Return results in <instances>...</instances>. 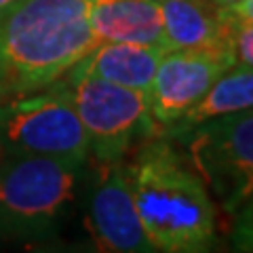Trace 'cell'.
Returning <instances> with one entry per match:
<instances>
[{
	"instance_id": "cell-8",
	"label": "cell",
	"mask_w": 253,
	"mask_h": 253,
	"mask_svg": "<svg viewBox=\"0 0 253 253\" xmlns=\"http://www.w3.org/2000/svg\"><path fill=\"white\" fill-rule=\"evenodd\" d=\"M234 63L201 51H167L150 84V114L156 126L169 129L199 101Z\"/></svg>"
},
{
	"instance_id": "cell-15",
	"label": "cell",
	"mask_w": 253,
	"mask_h": 253,
	"mask_svg": "<svg viewBox=\"0 0 253 253\" xmlns=\"http://www.w3.org/2000/svg\"><path fill=\"white\" fill-rule=\"evenodd\" d=\"M13 2H17V0H0V11L2 9H6L9 4H13Z\"/></svg>"
},
{
	"instance_id": "cell-12",
	"label": "cell",
	"mask_w": 253,
	"mask_h": 253,
	"mask_svg": "<svg viewBox=\"0 0 253 253\" xmlns=\"http://www.w3.org/2000/svg\"><path fill=\"white\" fill-rule=\"evenodd\" d=\"M253 106V70L247 66H232L221 74L215 83L209 86V91L179 118L175 125H171L167 133L188 131L192 126L207 123L211 118L234 114L241 110H251Z\"/></svg>"
},
{
	"instance_id": "cell-16",
	"label": "cell",
	"mask_w": 253,
	"mask_h": 253,
	"mask_svg": "<svg viewBox=\"0 0 253 253\" xmlns=\"http://www.w3.org/2000/svg\"><path fill=\"white\" fill-rule=\"evenodd\" d=\"M0 156H2V144H0Z\"/></svg>"
},
{
	"instance_id": "cell-13",
	"label": "cell",
	"mask_w": 253,
	"mask_h": 253,
	"mask_svg": "<svg viewBox=\"0 0 253 253\" xmlns=\"http://www.w3.org/2000/svg\"><path fill=\"white\" fill-rule=\"evenodd\" d=\"M32 253H95L91 243H68V241H42Z\"/></svg>"
},
{
	"instance_id": "cell-5",
	"label": "cell",
	"mask_w": 253,
	"mask_h": 253,
	"mask_svg": "<svg viewBox=\"0 0 253 253\" xmlns=\"http://www.w3.org/2000/svg\"><path fill=\"white\" fill-rule=\"evenodd\" d=\"M2 154L89 163V139L68 91L59 83L0 106Z\"/></svg>"
},
{
	"instance_id": "cell-17",
	"label": "cell",
	"mask_w": 253,
	"mask_h": 253,
	"mask_svg": "<svg viewBox=\"0 0 253 253\" xmlns=\"http://www.w3.org/2000/svg\"><path fill=\"white\" fill-rule=\"evenodd\" d=\"M156 2H163V0H156Z\"/></svg>"
},
{
	"instance_id": "cell-3",
	"label": "cell",
	"mask_w": 253,
	"mask_h": 253,
	"mask_svg": "<svg viewBox=\"0 0 253 253\" xmlns=\"http://www.w3.org/2000/svg\"><path fill=\"white\" fill-rule=\"evenodd\" d=\"M89 163L0 156V239L49 241L84 201Z\"/></svg>"
},
{
	"instance_id": "cell-9",
	"label": "cell",
	"mask_w": 253,
	"mask_h": 253,
	"mask_svg": "<svg viewBox=\"0 0 253 253\" xmlns=\"http://www.w3.org/2000/svg\"><path fill=\"white\" fill-rule=\"evenodd\" d=\"M163 34L169 51H201L234 59L232 28L226 9L211 0H163Z\"/></svg>"
},
{
	"instance_id": "cell-14",
	"label": "cell",
	"mask_w": 253,
	"mask_h": 253,
	"mask_svg": "<svg viewBox=\"0 0 253 253\" xmlns=\"http://www.w3.org/2000/svg\"><path fill=\"white\" fill-rule=\"evenodd\" d=\"M219 9H239V6H247L253 4V0H211Z\"/></svg>"
},
{
	"instance_id": "cell-1",
	"label": "cell",
	"mask_w": 253,
	"mask_h": 253,
	"mask_svg": "<svg viewBox=\"0 0 253 253\" xmlns=\"http://www.w3.org/2000/svg\"><path fill=\"white\" fill-rule=\"evenodd\" d=\"M137 215L158 253H213L217 211L203 177L167 139H146L126 165Z\"/></svg>"
},
{
	"instance_id": "cell-4",
	"label": "cell",
	"mask_w": 253,
	"mask_h": 253,
	"mask_svg": "<svg viewBox=\"0 0 253 253\" xmlns=\"http://www.w3.org/2000/svg\"><path fill=\"white\" fill-rule=\"evenodd\" d=\"M61 78L57 83L72 99L95 163H121L137 139L156 135L148 93L86 74L68 72Z\"/></svg>"
},
{
	"instance_id": "cell-11",
	"label": "cell",
	"mask_w": 253,
	"mask_h": 253,
	"mask_svg": "<svg viewBox=\"0 0 253 253\" xmlns=\"http://www.w3.org/2000/svg\"><path fill=\"white\" fill-rule=\"evenodd\" d=\"M165 53L167 49L158 44L99 42L70 72L95 76L118 86L148 93Z\"/></svg>"
},
{
	"instance_id": "cell-10",
	"label": "cell",
	"mask_w": 253,
	"mask_h": 253,
	"mask_svg": "<svg viewBox=\"0 0 253 253\" xmlns=\"http://www.w3.org/2000/svg\"><path fill=\"white\" fill-rule=\"evenodd\" d=\"M86 13L97 44L135 42L165 46L163 15L156 0H89Z\"/></svg>"
},
{
	"instance_id": "cell-2",
	"label": "cell",
	"mask_w": 253,
	"mask_h": 253,
	"mask_svg": "<svg viewBox=\"0 0 253 253\" xmlns=\"http://www.w3.org/2000/svg\"><path fill=\"white\" fill-rule=\"evenodd\" d=\"M89 0H17L0 11V95H26L61 81L97 41Z\"/></svg>"
},
{
	"instance_id": "cell-6",
	"label": "cell",
	"mask_w": 253,
	"mask_h": 253,
	"mask_svg": "<svg viewBox=\"0 0 253 253\" xmlns=\"http://www.w3.org/2000/svg\"><path fill=\"white\" fill-rule=\"evenodd\" d=\"M188 152V165L215 192L226 211L251 199L253 184V114L241 110L211 118L171 135Z\"/></svg>"
},
{
	"instance_id": "cell-7",
	"label": "cell",
	"mask_w": 253,
	"mask_h": 253,
	"mask_svg": "<svg viewBox=\"0 0 253 253\" xmlns=\"http://www.w3.org/2000/svg\"><path fill=\"white\" fill-rule=\"evenodd\" d=\"M84 205V224L95 253H158L137 215L126 163H95Z\"/></svg>"
}]
</instances>
